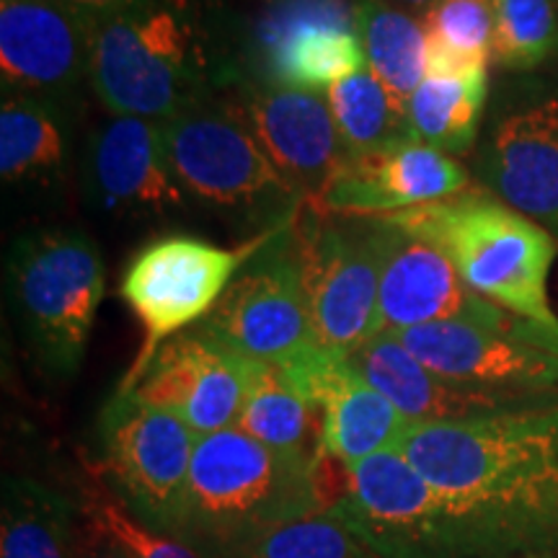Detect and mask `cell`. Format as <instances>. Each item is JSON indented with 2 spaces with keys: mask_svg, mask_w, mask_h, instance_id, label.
Returning a JSON list of instances; mask_svg holds the SVG:
<instances>
[{
  "mask_svg": "<svg viewBox=\"0 0 558 558\" xmlns=\"http://www.w3.org/2000/svg\"><path fill=\"white\" fill-rule=\"evenodd\" d=\"M399 450L442 497L424 558L558 556V403L411 424Z\"/></svg>",
  "mask_w": 558,
  "mask_h": 558,
  "instance_id": "1",
  "label": "cell"
},
{
  "mask_svg": "<svg viewBox=\"0 0 558 558\" xmlns=\"http://www.w3.org/2000/svg\"><path fill=\"white\" fill-rule=\"evenodd\" d=\"M324 458L271 450L230 427L199 437L173 538L199 558H220L269 530L331 507Z\"/></svg>",
  "mask_w": 558,
  "mask_h": 558,
  "instance_id": "2",
  "label": "cell"
},
{
  "mask_svg": "<svg viewBox=\"0 0 558 558\" xmlns=\"http://www.w3.org/2000/svg\"><path fill=\"white\" fill-rule=\"evenodd\" d=\"M383 218L437 243L473 292L558 341V316L548 298L558 243L538 222L481 190Z\"/></svg>",
  "mask_w": 558,
  "mask_h": 558,
  "instance_id": "3",
  "label": "cell"
},
{
  "mask_svg": "<svg viewBox=\"0 0 558 558\" xmlns=\"http://www.w3.org/2000/svg\"><path fill=\"white\" fill-rule=\"evenodd\" d=\"M90 86L111 114L169 122L209 101L213 62L194 0H145L96 19Z\"/></svg>",
  "mask_w": 558,
  "mask_h": 558,
  "instance_id": "4",
  "label": "cell"
},
{
  "mask_svg": "<svg viewBox=\"0 0 558 558\" xmlns=\"http://www.w3.org/2000/svg\"><path fill=\"white\" fill-rule=\"evenodd\" d=\"M5 269L34 357L52 378H73L107 288L99 248L81 230H39L13 243Z\"/></svg>",
  "mask_w": 558,
  "mask_h": 558,
  "instance_id": "5",
  "label": "cell"
},
{
  "mask_svg": "<svg viewBox=\"0 0 558 558\" xmlns=\"http://www.w3.org/2000/svg\"><path fill=\"white\" fill-rule=\"evenodd\" d=\"M160 128L166 158L190 199L269 228L298 218L305 197L269 163L235 107L209 99Z\"/></svg>",
  "mask_w": 558,
  "mask_h": 558,
  "instance_id": "6",
  "label": "cell"
},
{
  "mask_svg": "<svg viewBox=\"0 0 558 558\" xmlns=\"http://www.w3.org/2000/svg\"><path fill=\"white\" fill-rule=\"evenodd\" d=\"M292 239L318 347L349 357L380 333L378 220L324 213L313 205L298 213Z\"/></svg>",
  "mask_w": 558,
  "mask_h": 558,
  "instance_id": "7",
  "label": "cell"
},
{
  "mask_svg": "<svg viewBox=\"0 0 558 558\" xmlns=\"http://www.w3.org/2000/svg\"><path fill=\"white\" fill-rule=\"evenodd\" d=\"M277 230H264L259 239L239 248H222L192 235H169L140 248L124 271L120 295L143 324L145 344L117 388L135 386L166 341L199 326L226 295L243 264Z\"/></svg>",
  "mask_w": 558,
  "mask_h": 558,
  "instance_id": "8",
  "label": "cell"
},
{
  "mask_svg": "<svg viewBox=\"0 0 558 558\" xmlns=\"http://www.w3.org/2000/svg\"><path fill=\"white\" fill-rule=\"evenodd\" d=\"M99 456L111 492L140 525L158 535L177 530L197 435L132 390H114L101 409Z\"/></svg>",
  "mask_w": 558,
  "mask_h": 558,
  "instance_id": "9",
  "label": "cell"
},
{
  "mask_svg": "<svg viewBox=\"0 0 558 558\" xmlns=\"http://www.w3.org/2000/svg\"><path fill=\"white\" fill-rule=\"evenodd\" d=\"M292 222L279 228L243 264L215 311L199 324L246 360L284 365L318 347L300 277Z\"/></svg>",
  "mask_w": 558,
  "mask_h": 558,
  "instance_id": "10",
  "label": "cell"
},
{
  "mask_svg": "<svg viewBox=\"0 0 558 558\" xmlns=\"http://www.w3.org/2000/svg\"><path fill=\"white\" fill-rule=\"evenodd\" d=\"M505 96L481 148L478 173L494 197L558 243V78L533 81Z\"/></svg>",
  "mask_w": 558,
  "mask_h": 558,
  "instance_id": "11",
  "label": "cell"
},
{
  "mask_svg": "<svg viewBox=\"0 0 558 558\" xmlns=\"http://www.w3.org/2000/svg\"><path fill=\"white\" fill-rule=\"evenodd\" d=\"M375 220L380 230V333L445 320H471L509 331L535 326L473 292L437 243L393 226L383 215H375Z\"/></svg>",
  "mask_w": 558,
  "mask_h": 558,
  "instance_id": "12",
  "label": "cell"
},
{
  "mask_svg": "<svg viewBox=\"0 0 558 558\" xmlns=\"http://www.w3.org/2000/svg\"><path fill=\"white\" fill-rule=\"evenodd\" d=\"M390 333L445 378L558 399V341L538 326L509 331L471 320H445Z\"/></svg>",
  "mask_w": 558,
  "mask_h": 558,
  "instance_id": "13",
  "label": "cell"
},
{
  "mask_svg": "<svg viewBox=\"0 0 558 558\" xmlns=\"http://www.w3.org/2000/svg\"><path fill=\"white\" fill-rule=\"evenodd\" d=\"M246 365V357L194 326L166 341L128 390L207 437L239 422Z\"/></svg>",
  "mask_w": 558,
  "mask_h": 558,
  "instance_id": "14",
  "label": "cell"
},
{
  "mask_svg": "<svg viewBox=\"0 0 558 558\" xmlns=\"http://www.w3.org/2000/svg\"><path fill=\"white\" fill-rule=\"evenodd\" d=\"M320 409V445L344 469L386 450H399L411 422L352 367L349 357L313 347L277 365Z\"/></svg>",
  "mask_w": 558,
  "mask_h": 558,
  "instance_id": "15",
  "label": "cell"
},
{
  "mask_svg": "<svg viewBox=\"0 0 558 558\" xmlns=\"http://www.w3.org/2000/svg\"><path fill=\"white\" fill-rule=\"evenodd\" d=\"M94 29L96 19L62 0H0L3 88L39 99L78 88L90 73Z\"/></svg>",
  "mask_w": 558,
  "mask_h": 558,
  "instance_id": "16",
  "label": "cell"
},
{
  "mask_svg": "<svg viewBox=\"0 0 558 558\" xmlns=\"http://www.w3.org/2000/svg\"><path fill=\"white\" fill-rule=\"evenodd\" d=\"M469 190V171L448 153L411 143L393 148L347 153L344 163L311 205L333 215H393L456 197Z\"/></svg>",
  "mask_w": 558,
  "mask_h": 558,
  "instance_id": "17",
  "label": "cell"
},
{
  "mask_svg": "<svg viewBox=\"0 0 558 558\" xmlns=\"http://www.w3.org/2000/svg\"><path fill=\"white\" fill-rule=\"evenodd\" d=\"M269 163L313 202L344 163L347 148L326 96L316 90L264 86L251 88L235 107Z\"/></svg>",
  "mask_w": 558,
  "mask_h": 558,
  "instance_id": "18",
  "label": "cell"
},
{
  "mask_svg": "<svg viewBox=\"0 0 558 558\" xmlns=\"http://www.w3.org/2000/svg\"><path fill=\"white\" fill-rule=\"evenodd\" d=\"M349 362L411 424L469 422V418L558 403V399H546V396L509 393V390L478 388L471 383L445 378L418 362L390 331H383L362 344L357 352L349 354Z\"/></svg>",
  "mask_w": 558,
  "mask_h": 558,
  "instance_id": "19",
  "label": "cell"
},
{
  "mask_svg": "<svg viewBox=\"0 0 558 558\" xmlns=\"http://www.w3.org/2000/svg\"><path fill=\"white\" fill-rule=\"evenodd\" d=\"M88 184L111 215H171L190 199L166 158L163 128L140 117L111 114L90 135Z\"/></svg>",
  "mask_w": 558,
  "mask_h": 558,
  "instance_id": "20",
  "label": "cell"
},
{
  "mask_svg": "<svg viewBox=\"0 0 558 558\" xmlns=\"http://www.w3.org/2000/svg\"><path fill=\"white\" fill-rule=\"evenodd\" d=\"M86 509L29 476L3 478L0 558H83Z\"/></svg>",
  "mask_w": 558,
  "mask_h": 558,
  "instance_id": "21",
  "label": "cell"
},
{
  "mask_svg": "<svg viewBox=\"0 0 558 558\" xmlns=\"http://www.w3.org/2000/svg\"><path fill=\"white\" fill-rule=\"evenodd\" d=\"M320 409L292 386L282 369L269 362L248 360L246 396L235 422L243 435L279 452L326 458L320 445Z\"/></svg>",
  "mask_w": 558,
  "mask_h": 558,
  "instance_id": "22",
  "label": "cell"
},
{
  "mask_svg": "<svg viewBox=\"0 0 558 558\" xmlns=\"http://www.w3.org/2000/svg\"><path fill=\"white\" fill-rule=\"evenodd\" d=\"M357 34L367 68L396 101L407 107L429 73V34L424 19L386 0H357Z\"/></svg>",
  "mask_w": 558,
  "mask_h": 558,
  "instance_id": "23",
  "label": "cell"
},
{
  "mask_svg": "<svg viewBox=\"0 0 558 558\" xmlns=\"http://www.w3.org/2000/svg\"><path fill=\"white\" fill-rule=\"evenodd\" d=\"M488 96L486 70L471 75H427L407 104L418 143L442 153H465L476 143Z\"/></svg>",
  "mask_w": 558,
  "mask_h": 558,
  "instance_id": "24",
  "label": "cell"
},
{
  "mask_svg": "<svg viewBox=\"0 0 558 558\" xmlns=\"http://www.w3.org/2000/svg\"><path fill=\"white\" fill-rule=\"evenodd\" d=\"M65 132L50 99L5 90L0 107V173L5 184L58 177Z\"/></svg>",
  "mask_w": 558,
  "mask_h": 558,
  "instance_id": "25",
  "label": "cell"
},
{
  "mask_svg": "<svg viewBox=\"0 0 558 558\" xmlns=\"http://www.w3.org/2000/svg\"><path fill=\"white\" fill-rule=\"evenodd\" d=\"M367 68L362 39L352 29L316 26L290 37L259 62L264 86L320 90Z\"/></svg>",
  "mask_w": 558,
  "mask_h": 558,
  "instance_id": "26",
  "label": "cell"
},
{
  "mask_svg": "<svg viewBox=\"0 0 558 558\" xmlns=\"http://www.w3.org/2000/svg\"><path fill=\"white\" fill-rule=\"evenodd\" d=\"M326 101L347 153L383 150L416 140L407 107L396 101L369 68L326 88Z\"/></svg>",
  "mask_w": 558,
  "mask_h": 558,
  "instance_id": "27",
  "label": "cell"
},
{
  "mask_svg": "<svg viewBox=\"0 0 558 558\" xmlns=\"http://www.w3.org/2000/svg\"><path fill=\"white\" fill-rule=\"evenodd\" d=\"M424 26L429 34L432 75L486 70L494 45V0H437L424 16Z\"/></svg>",
  "mask_w": 558,
  "mask_h": 558,
  "instance_id": "28",
  "label": "cell"
},
{
  "mask_svg": "<svg viewBox=\"0 0 558 558\" xmlns=\"http://www.w3.org/2000/svg\"><path fill=\"white\" fill-rule=\"evenodd\" d=\"M220 558H380L329 507L269 530Z\"/></svg>",
  "mask_w": 558,
  "mask_h": 558,
  "instance_id": "29",
  "label": "cell"
},
{
  "mask_svg": "<svg viewBox=\"0 0 558 558\" xmlns=\"http://www.w3.org/2000/svg\"><path fill=\"white\" fill-rule=\"evenodd\" d=\"M558 41L554 0H494L492 60L507 70H533Z\"/></svg>",
  "mask_w": 558,
  "mask_h": 558,
  "instance_id": "30",
  "label": "cell"
},
{
  "mask_svg": "<svg viewBox=\"0 0 558 558\" xmlns=\"http://www.w3.org/2000/svg\"><path fill=\"white\" fill-rule=\"evenodd\" d=\"M316 26L357 32V0H271L254 32V54L262 62L282 41Z\"/></svg>",
  "mask_w": 558,
  "mask_h": 558,
  "instance_id": "31",
  "label": "cell"
},
{
  "mask_svg": "<svg viewBox=\"0 0 558 558\" xmlns=\"http://www.w3.org/2000/svg\"><path fill=\"white\" fill-rule=\"evenodd\" d=\"M101 525L122 543L124 550L132 558H199L184 543L171 538V535H158L153 530L143 527L120 501H94L88 507Z\"/></svg>",
  "mask_w": 558,
  "mask_h": 558,
  "instance_id": "32",
  "label": "cell"
},
{
  "mask_svg": "<svg viewBox=\"0 0 558 558\" xmlns=\"http://www.w3.org/2000/svg\"><path fill=\"white\" fill-rule=\"evenodd\" d=\"M83 558H132L120 541L101 525V520L86 507V543Z\"/></svg>",
  "mask_w": 558,
  "mask_h": 558,
  "instance_id": "33",
  "label": "cell"
},
{
  "mask_svg": "<svg viewBox=\"0 0 558 558\" xmlns=\"http://www.w3.org/2000/svg\"><path fill=\"white\" fill-rule=\"evenodd\" d=\"M62 3L70 5V9L86 13L90 19H104V16H114V13L135 9V5H143L145 0H62Z\"/></svg>",
  "mask_w": 558,
  "mask_h": 558,
  "instance_id": "34",
  "label": "cell"
},
{
  "mask_svg": "<svg viewBox=\"0 0 558 558\" xmlns=\"http://www.w3.org/2000/svg\"><path fill=\"white\" fill-rule=\"evenodd\" d=\"M386 3L396 5V9H401V11L422 13V16H427V13L432 11V5H435L437 0H386Z\"/></svg>",
  "mask_w": 558,
  "mask_h": 558,
  "instance_id": "35",
  "label": "cell"
},
{
  "mask_svg": "<svg viewBox=\"0 0 558 558\" xmlns=\"http://www.w3.org/2000/svg\"><path fill=\"white\" fill-rule=\"evenodd\" d=\"M541 558H558V556H541Z\"/></svg>",
  "mask_w": 558,
  "mask_h": 558,
  "instance_id": "36",
  "label": "cell"
}]
</instances>
